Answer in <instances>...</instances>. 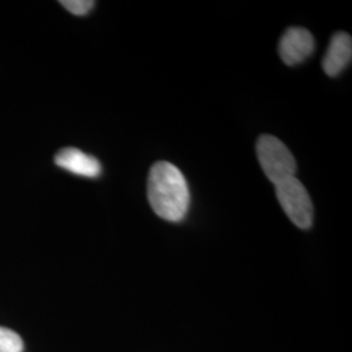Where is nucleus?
I'll list each match as a JSON object with an SVG mask.
<instances>
[{
    "label": "nucleus",
    "mask_w": 352,
    "mask_h": 352,
    "mask_svg": "<svg viewBox=\"0 0 352 352\" xmlns=\"http://www.w3.org/2000/svg\"><path fill=\"white\" fill-rule=\"evenodd\" d=\"M148 200L160 218L180 222L188 213V183L175 164L161 161L153 164L148 177Z\"/></svg>",
    "instance_id": "f257e3e1"
},
{
    "label": "nucleus",
    "mask_w": 352,
    "mask_h": 352,
    "mask_svg": "<svg viewBox=\"0 0 352 352\" xmlns=\"http://www.w3.org/2000/svg\"><path fill=\"white\" fill-rule=\"evenodd\" d=\"M256 151L265 175L274 186L295 176V158L280 140L264 135L257 141Z\"/></svg>",
    "instance_id": "f03ea898"
},
{
    "label": "nucleus",
    "mask_w": 352,
    "mask_h": 352,
    "mask_svg": "<svg viewBox=\"0 0 352 352\" xmlns=\"http://www.w3.org/2000/svg\"><path fill=\"white\" fill-rule=\"evenodd\" d=\"M277 199L295 226L307 230L314 223V205L305 187L295 176L276 186Z\"/></svg>",
    "instance_id": "7ed1b4c3"
},
{
    "label": "nucleus",
    "mask_w": 352,
    "mask_h": 352,
    "mask_svg": "<svg viewBox=\"0 0 352 352\" xmlns=\"http://www.w3.org/2000/svg\"><path fill=\"white\" fill-rule=\"evenodd\" d=\"M315 50V38L302 28H289L280 38L279 55L287 65L300 64Z\"/></svg>",
    "instance_id": "20e7f679"
},
{
    "label": "nucleus",
    "mask_w": 352,
    "mask_h": 352,
    "mask_svg": "<svg viewBox=\"0 0 352 352\" xmlns=\"http://www.w3.org/2000/svg\"><path fill=\"white\" fill-rule=\"evenodd\" d=\"M55 164L75 175L84 177H98L102 166L97 158L75 148H67L55 155Z\"/></svg>",
    "instance_id": "39448f33"
},
{
    "label": "nucleus",
    "mask_w": 352,
    "mask_h": 352,
    "mask_svg": "<svg viewBox=\"0 0 352 352\" xmlns=\"http://www.w3.org/2000/svg\"><path fill=\"white\" fill-rule=\"evenodd\" d=\"M351 36L347 33H337L331 38L329 49L324 56V72L330 77H336L347 68V65L351 63Z\"/></svg>",
    "instance_id": "423d86ee"
},
{
    "label": "nucleus",
    "mask_w": 352,
    "mask_h": 352,
    "mask_svg": "<svg viewBox=\"0 0 352 352\" xmlns=\"http://www.w3.org/2000/svg\"><path fill=\"white\" fill-rule=\"evenodd\" d=\"M24 342L11 329L0 327V352H23Z\"/></svg>",
    "instance_id": "0eeeda50"
},
{
    "label": "nucleus",
    "mask_w": 352,
    "mask_h": 352,
    "mask_svg": "<svg viewBox=\"0 0 352 352\" xmlns=\"http://www.w3.org/2000/svg\"><path fill=\"white\" fill-rule=\"evenodd\" d=\"M60 4L68 12L76 14V16L88 14L96 6V3L91 0H62Z\"/></svg>",
    "instance_id": "6e6552de"
}]
</instances>
